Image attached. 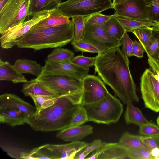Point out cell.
I'll return each instance as SVG.
<instances>
[{
  "instance_id": "33",
  "label": "cell",
  "mask_w": 159,
  "mask_h": 159,
  "mask_svg": "<svg viewBox=\"0 0 159 159\" xmlns=\"http://www.w3.org/2000/svg\"><path fill=\"white\" fill-rule=\"evenodd\" d=\"M87 122L88 117L86 111L83 106H80L75 113L68 127L81 125Z\"/></svg>"
},
{
  "instance_id": "28",
  "label": "cell",
  "mask_w": 159,
  "mask_h": 159,
  "mask_svg": "<svg viewBox=\"0 0 159 159\" xmlns=\"http://www.w3.org/2000/svg\"><path fill=\"white\" fill-rule=\"evenodd\" d=\"M0 146L12 157L16 159H31L30 152L25 149L6 144H1Z\"/></svg>"
},
{
  "instance_id": "15",
  "label": "cell",
  "mask_w": 159,
  "mask_h": 159,
  "mask_svg": "<svg viewBox=\"0 0 159 159\" xmlns=\"http://www.w3.org/2000/svg\"><path fill=\"white\" fill-rule=\"evenodd\" d=\"M14 107L20 110L26 118L36 112V108L18 96L11 93H5L0 96V108Z\"/></svg>"
},
{
  "instance_id": "8",
  "label": "cell",
  "mask_w": 159,
  "mask_h": 159,
  "mask_svg": "<svg viewBox=\"0 0 159 159\" xmlns=\"http://www.w3.org/2000/svg\"><path fill=\"white\" fill-rule=\"evenodd\" d=\"M81 39L95 47L99 53L122 45L120 41L107 34L102 25H92L85 23Z\"/></svg>"
},
{
  "instance_id": "9",
  "label": "cell",
  "mask_w": 159,
  "mask_h": 159,
  "mask_svg": "<svg viewBox=\"0 0 159 159\" xmlns=\"http://www.w3.org/2000/svg\"><path fill=\"white\" fill-rule=\"evenodd\" d=\"M140 87L145 107L159 112V82L150 69H146L142 74Z\"/></svg>"
},
{
  "instance_id": "2",
  "label": "cell",
  "mask_w": 159,
  "mask_h": 159,
  "mask_svg": "<svg viewBox=\"0 0 159 159\" xmlns=\"http://www.w3.org/2000/svg\"><path fill=\"white\" fill-rule=\"evenodd\" d=\"M80 106L79 101L73 97L60 96L51 106L26 118V123L35 131H59L69 126Z\"/></svg>"
},
{
  "instance_id": "13",
  "label": "cell",
  "mask_w": 159,
  "mask_h": 159,
  "mask_svg": "<svg viewBox=\"0 0 159 159\" xmlns=\"http://www.w3.org/2000/svg\"><path fill=\"white\" fill-rule=\"evenodd\" d=\"M117 17L142 22H151L145 0H128L114 6Z\"/></svg>"
},
{
  "instance_id": "20",
  "label": "cell",
  "mask_w": 159,
  "mask_h": 159,
  "mask_svg": "<svg viewBox=\"0 0 159 159\" xmlns=\"http://www.w3.org/2000/svg\"><path fill=\"white\" fill-rule=\"evenodd\" d=\"M0 80L11 81L14 83H25L27 80L13 65L0 60Z\"/></svg>"
},
{
  "instance_id": "36",
  "label": "cell",
  "mask_w": 159,
  "mask_h": 159,
  "mask_svg": "<svg viewBox=\"0 0 159 159\" xmlns=\"http://www.w3.org/2000/svg\"><path fill=\"white\" fill-rule=\"evenodd\" d=\"M102 142L101 140L96 139L88 143L84 148L77 154L74 159H85L90 153L97 149Z\"/></svg>"
},
{
  "instance_id": "5",
  "label": "cell",
  "mask_w": 159,
  "mask_h": 159,
  "mask_svg": "<svg viewBox=\"0 0 159 159\" xmlns=\"http://www.w3.org/2000/svg\"><path fill=\"white\" fill-rule=\"evenodd\" d=\"M111 0H67L61 2L56 8L68 18L77 16L87 17L113 9Z\"/></svg>"
},
{
  "instance_id": "7",
  "label": "cell",
  "mask_w": 159,
  "mask_h": 159,
  "mask_svg": "<svg viewBox=\"0 0 159 159\" xmlns=\"http://www.w3.org/2000/svg\"><path fill=\"white\" fill-rule=\"evenodd\" d=\"M31 0H8L0 10V33L24 22L31 16Z\"/></svg>"
},
{
  "instance_id": "21",
  "label": "cell",
  "mask_w": 159,
  "mask_h": 159,
  "mask_svg": "<svg viewBox=\"0 0 159 159\" xmlns=\"http://www.w3.org/2000/svg\"><path fill=\"white\" fill-rule=\"evenodd\" d=\"M13 65L20 73L30 74L37 77L41 75L43 69L36 61L26 59H18Z\"/></svg>"
},
{
  "instance_id": "19",
  "label": "cell",
  "mask_w": 159,
  "mask_h": 159,
  "mask_svg": "<svg viewBox=\"0 0 159 159\" xmlns=\"http://www.w3.org/2000/svg\"><path fill=\"white\" fill-rule=\"evenodd\" d=\"M70 21L69 18L63 15L55 8L51 9L48 17L34 25L30 30H42L68 23Z\"/></svg>"
},
{
  "instance_id": "17",
  "label": "cell",
  "mask_w": 159,
  "mask_h": 159,
  "mask_svg": "<svg viewBox=\"0 0 159 159\" xmlns=\"http://www.w3.org/2000/svg\"><path fill=\"white\" fill-rule=\"evenodd\" d=\"M21 91L25 96L30 97L31 95L60 96L37 78L24 83Z\"/></svg>"
},
{
  "instance_id": "41",
  "label": "cell",
  "mask_w": 159,
  "mask_h": 159,
  "mask_svg": "<svg viewBox=\"0 0 159 159\" xmlns=\"http://www.w3.org/2000/svg\"><path fill=\"white\" fill-rule=\"evenodd\" d=\"M48 0H31L30 7L31 16L38 12L43 10L45 5Z\"/></svg>"
},
{
  "instance_id": "4",
  "label": "cell",
  "mask_w": 159,
  "mask_h": 159,
  "mask_svg": "<svg viewBox=\"0 0 159 159\" xmlns=\"http://www.w3.org/2000/svg\"><path fill=\"white\" fill-rule=\"evenodd\" d=\"M82 106L86 111L88 122L107 125L117 122L123 110L120 100L110 93L99 101Z\"/></svg>"
},
{
  "instance_id": "1",
  "label": "cell",
  "mask_w": 159,
  "mask_h": 159,
  "mask_svg": "<svg viewBox=\"0 0 159 159\" xmlns=\"http://www.w3.org/2000/svg\"><path fill=\"white\" fill-rule=\"evenodd\" d=\"M129 63L120 48L116 47L98 54L94 65L99 77L126 105L139 100Z\"/></svg>"
},
{
  "instance_id": "24",
  "label": "cell",
  "mask_w": 159,
  "mask_h": 159,
  "mask_svg": "<svg viewBox=\"0 0 159 159\" xmlns=\"http://www.w3.org/2000/svg\"><path fill=\"white\" fill-rule=\"evenodd\" d=\"M118 143L127 149L142 148L151 150L142 141L141 136L125 132L120 139Z\"/></svg>"
},
{
  "instance_id": "31",
  "label": "cell",
  "mask_w": 159,
  "mask_h": 159,
  "mask_svg": "<svg viewBox=\"0 0 159 159\" xmlns=\"http://www.w3.org/2000/svg\"><path fill=\"white\" fill-rule=\"evenodd\" d=\"M71 19L75 27V35L73 40L78 41L81 39L83 34L86 23V17L77 16Z\"/></svg>"
},
{
  "instance_id": "18",
  "label": "cell",
  "mask_w": 159,
  "mask_h": 159,
  "mask_svg": "<svg viewBox=\"0 0 159 159\" xmlns=\"http://www.w3.org/2000/svg\"><path fill=\"white\" fill-rule=\"evenodd\" d=\"M26 117L20 110L14 107L0 108V122L12 127L26 123Z\"/></svg>"
},
{
  "instance_id": "53",
  "label": "cell",
  "mask_w": 159,
  "mask_h": 159,
  "mask_svg": "<svg viewBox=\"0 0 159 159\" xmlns=\"http://www.w3.org/2000/svg\"><path fill=\"white\" fill-rule=\"evenodd\" d=\"M157 59L158 60V61H159V53H158V54L157 55Z\"/></svg>"
},
{
  "instance_id": "26",
  "label": "cell",
  "mask_w": 159,
  "mask_h": 159,
  "mask_svg": "<svg viewBox=\"0 0 159 159\" xmlns=\"http://www.w3.org/2000/svg\"><path fill=\"white\" fill-rule=\"evenodd\" d=\"M74 57V54L71 51L60 47L55 48L49 54L47 60L52 61H70Z\"/></svg>"
},
{
  "instance_id": "51",
  "label": "cell",
  "mask_w": 159,
  "mask_h": 159,
  "mask_svg": "<svg viewBox=\"0 0 159 159\" xmlns=\"http://www.w3.org/2000/svg\"><path fill=\"white\" fill-rule=\"evenodd\" d=\"M153 34L159 38V31L153 30Z\"/></svg>"
},
{
  "instance_id": "43",
  "label": "cell",
  "mask_w": 159,
  "mask_h": 159,
  "mask_svg": "<svg viewBox=\"0 0 159 159\" xmlns=\"http://www.w3.org/2000/svg\"><path fill=\"white\" fill-rule=\"evenodd\" d=\"M144 48L142 44L135 40L134 41L132 51L130 57L135 56L138 58L143 57Z\"/></svg>"
},
{
  "instance_id": "35",
  "label": "cell",
  "mask_w": 159,
  "mask_h": 159,
  "mask_svg": "<svg viewBox=\"0 0 159 159\" xmlns=\"http://www.w3.org/2000/svg\"><path fill=\"white\" fill-rule=\"evenodd\" d=\"M144 51L148 57L157 58L159 52V38L153 34Z\"/></svg>"
},
{
  "instance_id": "11",
  "label": "cell",
  "mask_w": 159,
  "mask_h": 159,
  "mask_svg": "<svg viewBox=\"0 0 159 159\" xmlns=\"http://www.w3.org/2000/svg\"><path fill=\"white\" fill-rule=\"evenodd\" d=\"M83 96L81 106L96 102L109 93L104 82L98 76L88 75L82 80Z\"/></svg>"
},
{
  "instance_id": "27",
  "label": "cell",
  "mask_w": 159,
  "mask_h": 159,
  "mask_svg": "<svg viewBox=\"0 0 159 159\" xmlns=\"http://www.w3.org/2000/svg\"><path fill=\"white\" fill-rule=\"evenodd\" d=\"M117 18L127 32H131L133 30L143 27H152L155 24L152 22H142L120 17H117Z\"/></svg>"
},
{
  "instance_id": "25",
  "label": "cell",
  "mask_w": 159,
  "mask_h": 159,
  "mask_svg": "<svg viewBox=\"0 0 159 159\" xmlns=\"http://www.w3.org/2000/svg\"><path fill=\"white\" fill-rule=\"evenodd\" d=\"M30 97L35 104L36 108L35 113H38L53 105L60 96L31 95Z\"/></svg>"
},
{
  "instance_id": "46",
  "label": "cell",
  "mask_w": 159,
  "mask_h": 159,
  "mask_svg": "<svg viewBox=\"0 0 159 159\" xmlns=\"http://www.w3.org/2000/svg\"><path fill=\"white\" fill-rule=\"evenodd\" d=\"M62 0H48L43 8L44 10H49L56 8L58 4L61 2Z\"/></svg>"
},
{
  "instance_id": "10",
  "label": "cell",
  "mask_w": 159,
  "mask_h": 159,
  "mask_svg": "<svg viewBox=\"0 0 159 159\" xmlns=\"http://www.w3.org/2000/svg\"><path fill=\"white\" fill-rule=\"evenodd\" d=\"M89 69L80 66L70 60L52 61L46 59L41 75H60L67 76L82 80L88 75Z\"/></svg>"
},
{
  "instance_id": "29",
  "label": "cell",
  "mask_w": 159,
  "mask_h": 159,
  "mask_svg": "<svg viewBox=\"0 0 159 159\" xmlns=\"http://www.w3.org/2000/svg\"><path fill=\"white\" fill-rule=\"evenodd\" d=\"M153 31L152 27H143L136 29L131 32L136 36L144 48L153 35Z\"/></svg>"
},
{
  "instance_id": "12",
  "label": "cell",
  "mask_w": 159,
  "mask_h": 159,
  "mask_svg": "<svg viewBox=\"0 0 159 159\" xmlns=\"http://www.w3.org/2000/svg\"><path fill=\"white\" fill-rule=\"evenodd\" d=\"M88 143L81 141L72 142L63 144H48L36 148L50 159H74L77 154Z\"/></svg>"
},
{
  "instance_id": "14",
  "label": "cell",
  "mask_w": 159,
  "mask_h": 159,
  "mask_svg": "<svg viewBox=\"0 0 159 159\" xmlns=\"http://www.w3.org/2000/svg\"><path fill=\"white\" fill-rule=\"evenodd\" d=\"M127 158V149L118 143L102 142L98 148L85 159H122Z\"/></svg>"
},
{
  "instance_id": "47",
  "label": "cell",
  "mask_w": 159,
  "mask_h": 159,
  "mask_svg": "<svg viewBox=\"0 0 159 159\" xmlns=\"http://www.w3.org/2000/svg\"><path fill=\"white\" fill-rule=\"evenodd\" d=\"M151 155L154 157L155 159L159 156V148L156 147L151 151Z\"/></svg>"
},
{
  "instance_id": "30",
  "label": "cell",
  "mask_w": 159,
  "mask_h": 159,
  "mask_svg": "<svg viewBox=\"0 0 159 159\" xmlns=\"http://www.w3.org/2000/svg\"><path fill=\"white\" fill-rule=\"evenodd\" d=\"M149 20L155 23H159V0H145Z\"/></svg>"
},
{
  "instance_id": "34",
  "label": "cell",
  "mask_w": 159,
  "mask_h": 159,
  "mask_svg": "<svg viewBox=\"0 0 159 159\" xmlns=\"http://www.w3.org/2000/svg\"><path fill=\"white\" fill-rule=\"evenodd\" d=\"M127 156L131 159H155L151 151L142 148L127 149Z\"/></svg>"
},
{
  "instance_id": "3",
  "label": "cell",
  "mask_w": 159,
  "mask_h": 159,
  "mask_svg": "<svg viewBox=\"0 0 159 159\" xmlns=\"http://www.w3.org/2000/svg\"><path fill=\"white\" fill-rule=\"evenodd\" d=\"M75 35V27L71 20L67 24L40 30H30L19 41L20 48L35 50L61 47L71 42Z\"/></svg>"
},
{
  "instance_id": "50",
  "label": "cell",
  "mask_w": 159,
  "mask_h": 159,
  "mask_svg": "<svg viewBox=\"0 0 159 159\" xmlns=\"http://www.w3.org/2000/svg\"><path fill=\"white\" fill-rule=\"evenodd\" d=\"M153 30L159 31V23H155L154 26L152 27Z\"/></svg>"
},
{
  "instance_id": "39",
  "label": "cell",
  "mask_w": 159,
  "mask_h": 159,
  "mask_svg": "<svg viewBox=\"0 0 159 159\" xmlns=\"http://www.w3.org/2000/svg\"><path fill=\"white\" fill-rule=\"evenodd\" d=\"M96 57H88L83 55L74 57L70 60L73 63L80 66L86 69L94 66Z\"/></svg>"
},
{
  "instance_id": "22",
  "label": "cell",
  "mask_w": 159,
  "mask_h": 159,
  "mask_svg": "<svg viewBox=\"0 0 159 159\" xmlns=\"http://www.w3.org/2000/svg\"><path fill=\"white\" fill-rule=\"evenodd\" d=\"M126 105L124 118L127 124H133L139 127L150 122L145 117L141 111L134 107L132 103Z\"/></svg>"
},
{
  "instance_id": "42",
  "label": "cell",
  "mask_w": 159,
  "mask_h": 159,
  "mask_svg": "<svg viewBox=\"0 0 159 159\" xmlns=\"http://www.w3.org/2000/svg\"><path fill=\"white\" fill-rule=\"evenodd\" d=\"M141 138L143 142L151 150L156 147L159 148V138L158 136L153 137L141 136Z\"/></svg>"
},
{
  "instance_id": "49",
  "label": "cell",
  "mask_w": 159,
  "mask_h": 159,
  "mask_svg": "<svg viewBox=\"0 0 159 159\" xmlns=\"http://www.w3.org/2000/svg\"><path fill=\"white\" fill-rule=\"evenodd\" d=\"M8 0H0V10L2 9Z\"/></svg>"
},
{
  "instance_id": "32",
  "label": "cell",
  "mask_w": 159,
  "mask_h": 159,
  "mask_svg": "<svg viewBox=\"0 0 159 159\" xmlns=\"http://www.w3.org/2000/svg\"><path fill=\"white\" fill-rule=\"evenodd\" d=\"M71 44L76 52L80 51L99 53V51L95 47L82 39L78 41L73 39L71 42Z\"/></svg>"
},
{
  "instance_id": "23",
  "label": "cell",
  "mask_w": 159,
  "mask_h": 159,
  "mask_svg": "<svg viewBox=\"0 0 159 159\" xmlns=\"http://www.w3.org/2000/svg\"><path fill=\"white\" fill-rule=\"evenodd\" d=\"M102 25L107 34L120 41L126 32L114 14L105 24Z\"/></svg>"
},
{
  "instance_id": "52",
  "label": "cell",
  "mask_w": 159,
  "mask_h": 159,
  "mask_svg": "<svg viewBox=\"0 0 159 159\" xmlns=\"http://www.w3.org/2000/svg\"><path fill=\"white\" fill-rule=\"evenodd\" d=\"M157 123V124L158 126H159V116L158 117V118H157L156 120Z\"/></svg>"
},
{
  "instance_id": "45",
  "label": "cell",
  "mask_w": 159,
  "mask_h": 159,
  "mask_svg": "<svg viewBox=\"0 0 159 159\" xmlns=\"http://www.w3.org/2000/svg\"><path fill=\"white\" fill-rule=\"evenodd\" d=\"M31 159H49L50 158L39 150L37 148L32 149L30 152Z\"/></svg>"
},
{
  "instance_id": "37",
  "label": "cell",
  "mask_w": 159,
  "mask_h": 159,
  "mask_svg": "<svg viewBox=\"0 0 159 159\" xmlns=\"http://www.w3.org/2000/svg\"><path fill=\"white\" fill-rule=\"evenodd\" d=\"M139 133L143 135L158 137L159 136V127L155 124L150 122L140 126Z\"/></svg>"
},
{
  "instance_id": "16",
  "label": "cell",
  "mask_w": 159,
  "mask_h": 159,
  "mask_svg": "<svg viewBox=\"0 0 159 159\" xmlns=\"http://www.w3.org/2000/svg\"><path fill=\"white\" fill-rule=\"evenodd\" d=\"M93 129L90 125L69 127L59 130L56 137L65 141H80L93 133Z\"/></svg>"
},
{
  "instance_id": "38",
  "label": "cell",
  "mask_w": 159,
  "mask_h": 159,
  "mask_svg": "<svg viewBox=\"0 0 159 159\" xmlns=\"http://www.w3.org/2000/svg\"><path fill=\"white\" fill-rule=\"evenodd\" d=\"M113 14L106 15L101 13L86 17V23L92 25H103L109 20Z\"/></svg>"
},
{
  "instance_id": "48",
  "label": "cell",
  "mask_w": 159,
  "mask_h": 159,
  "mask_svg": "<svg viewBox=\"0 0 159 159\" xmlns=\"http://www.w3.org/2000/svg\"><path fill=\"white\" fill-rule=\"evenodd\" d=\"M128 0H113L112 1L114 6L124 2Z\"/></svg>"
},
{
  "instance_id": "54",
  "label": "cell",
  "mask_w": 159,
  "mask_h": 159,
  "mask_svg": "<svg viewBox=\"0 0 159 159\" xmlns=\"http://www.w3.org/2000/svg\"><path fill=\"white\" fill-rule=\"evenodd\" d=\"M158 137H159V136Z\"/></svg>"
},
{
  "instance_id": "40",
  "label": "cell",
  "mask_w": 159,
  "mask_h": 159,
  "mask_svg": "<svg viewBox=\"0 0 159 159\" xmlns=\"http://www.w3.org/2000/svg\"><path fill=\"white\" fill-rule=\"evenodd\" d=\"M122 44V52L126 59L129 61V57H130L131 52L134 41L130 38L125 32L120 40Z\"/></svg>"
},
{
  "instance_id": "44",
  "label": "cell",
  "mask_w": 159,
  "mask_h": 159,
  "mask_svg": "<svg viewBox=\"0 0 159 159\" xmlns=\"http://www.w3.org/2000/svg\"><path fill=\"white\" fill-rule=\"evenodd\" d=\"M148 61L151 70L159 82V61L157 58L149 57Z\"/></svg>"
},
{
  "instance_id": "6",
  "label": "cell",
  "mask_w": 159,
  "mask_h": 159,
  "mask_svg": "<svg viewBox=\"0 0 159 159\" xmlns=\"http://www.w3.org/2000/svg\"><path fill=\"white\" fill-rule=\"evenodd\" d=\"M59 96L73 97L82 102L83 86L82 80L60 75H40L37 77Z\"/></svg>"
}]
</instances>
